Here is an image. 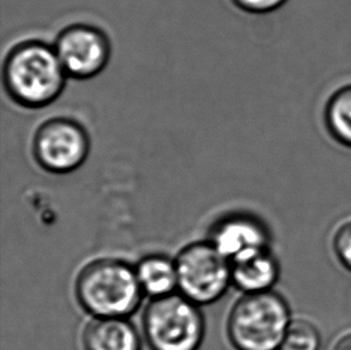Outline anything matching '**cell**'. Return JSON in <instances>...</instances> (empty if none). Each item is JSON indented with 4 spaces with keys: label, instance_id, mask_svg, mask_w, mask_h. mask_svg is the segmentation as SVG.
Masks as SVG:
<instances>
[{
    "label": "cell",
    "instance_id": "6da1fadb",
    "mask_svg": "<svg viewBox=\"0 0 351 350\" xmlns=\"http://www.w3.org/2000/svg\"><path fill=\"white\" fill-rule=\"evenodd\" d=\"M66 78L54 46L40 40L17 43L5 58V90L23 108H43L53 104L65 89Z\"/></svg>",
    "mask_w": 351,
    "mask_h": 350
},
{
    "label": "cell",
    "instance_id": "7a4b0ae2",
    "mask_svg": "<svg viewBox=\"0 0 351 350\" xmlns=\"http://www.w3.org/2000/svg\"><path fill=\"white\" fill-rule=\"evenodd\" d=\"M80 306L94 318H128L142 303L136 269L126 261L100 258L80 271L75 284Z\"/></svg>",
    "mask_w": 351,
    "mask_h": 350
},
{
    "label": "cell",
    "instance_id": "3957f363",
    "mask_svg": "<svg viewBox=\"0 0 351 350\" xmlns=\"http://www.w3.org/2000/svg\"><path fill=\"white\" fill-rule=\"evenodd\" d=\"M290 323L289 306L280 294H245L230 310L227 335L237 350H280Z\"/></svg>",
    "mask_w": 351,
    "mask_h": 350
},
{
    "label": "cell",
    "instance_id": "277c9868",
    "mask_svg": "<svg viewBox=\"0 0 351 350\" xmlns=\"http://www.w3.org/2000/svg\"><path fill=\"white\" fill-rule=\"evenodd\" d=\"M143 331L152 350H198L205 336L204 316L182 294L152 299L143 316Z\"/></svg>",
    "mask_w": 351,
    "mask_h": 350
},
{
    "label": "cell",
    "instance_id": "5b68a950",
    "mask_svg": "<svg viewBox=\"0 0 351 350\" xmlns=\"http://www.w3.org/2000/svg\"><path fill=\"white\" fill-rule=\"evenodd\" d=\"M178 289L198 306L219 301L232 281V263L211 242H193L176 258Z\"/></svg>",
    "mask_w": 351,
    "mask_h": 350
},
{
    "label": "cell",
    "instance_id": "8992f818",
    "mask_svg": "<svg viewBox=\"0 0 351 350\" xmlns=\"http://www.w3.org/2000/svg\"><path fill=\"white\" fill-rule=\"evenodd\" d=\"M89 150L88 132L73 119H49L34 136V157L38 166L53 174L76 171L86 162Z\"/></svg>",
    "mask_w": 351,
    "mask_h": 350
},
{
    "label": "cell",
    "instance_id": "52a82bcc",
    "mask_svg": "<svg viewBox=\"0 0 351 350\" xmlns=\"http://www.w3.org/2000/svg\"><path fill=\"white\" fill-rule=\"evenodd\" d=\"M54 48L67 77L80 81L100 75L112 53L107 34L91 24H72L62 29Z\"/></svg>",
    "mask_w": 351,
    "mask_h": 350
},
{
    "label": "cell",
    "instance_id": "ba28073f",
    "mask_svg": "<svg viewBox=\"0 0 351 350\" xmlns=\"http://www.w3.org/2000/svg\"><path fill=\"white\" fill-rule=\"evenodd\" d=\"M210 242L230 263L267 250L269 234L256 218L248 215H232L215 224Z\"/></svg>",
    "mask_w": 351,
    "mask_h": 350
},
{
    "label": "cell",
    "instance_id": "9c48e42d",
    "mask_svg": "<svg viewBox=\"0 0 351 350\" xmlns=\"http://www.w3.org/2000/svg\"><path fill=\"white\" fill-rule=\"evenodd\" d=\"M82 345L84 350H142V338L126 318H93Z\"/></svg>",
    "mask_w": 351,
    "mask_h": 350
},
{
    "label": "cell",
    "instance_id": "30bf717a",
    "mask_svg": "<svg viewBox=\"0 0 351 350\" xmlns=\"http://www.w3.org/2000/svg\"><path fill=\"white\" fill-rule=\"evenodd\" d=\"M280 268L269 250L256 252L251 256L232 263V281L245 294L269 292L275 285Z\"/></svg>",
    "mask_w": 351,
    "mask_h": 350
},
{
    "label": "cell",
    "instance_id": "8fae6325",
    "mask_svg": "<svg viewBox=\"0 0 351 350\" xmlns=\"http://www.w3.org/2000/svg\"><path fill=\"white\" fill-rule=\"evenodd\" d=\"M134 269L144 295L152 299L165 298L178 289L176 259L152 255L141 259Z\"/></svg>",
    "mask_w": 351,
    "mask_h": 350
},
{
    "label": "cell",
    "instance_id": "7c38bea8",
    "mask_svg": "<svg viewBox=\"0 0 351 350\" xmlns=\"http://www.w3.org/2000/svg\"><path fill=\"white\" fill-rule=\"evenodd\" d=\"M325 117L335 138L351 147V84L343 86L331 96Z\"/></svg>",
    "mask_w": 351,
    "mask_h": 350
},
{
    "label": "cell",
    "instance_id": "4fadbf2b",
    "mask_svg": "<svg viewBox=\"0 0 351 350\" xmlns=\"http://www.w3.org/2000/svg\"><path fill=\"white\" fill-rule=\"evenodd\" d=\"M322 338L318 329L304 319L291 320L280 350H319Z\"/></svg>",
    "mask_w": 351,
    "mask_h": 350
},
{
    "label": "cell",
    "instance_id": "5bb4252c",
    "mask_svg": "<svg viewBox=\"0 0 351 350\" xmlns=\"http://www.w3.org/2000/svg\"><path fill=\"white\" fill-rule=\"evenodd\" d=\"M335 251L342 264L351 270V222L344 224L335 237Z\"/></svg>",
    "mask_w": 351,
    "mask_h": 350
},
{
    "label": "cell",
    "instance_id": "9a60e30c",
    "mask_svg": "<svg viewBox=\"0 0 351 350\" xmlns=\"http://www.w3.org/2000/svg\"><path fill=\"white\" fill-rule=\"evenodd\" d=\"M287 0H233L239 9L251 14H267L280 9Z\"/></svg>",
    "mask_w": 351,
    "mask_h": 350
},
{
    "label": "cell",
    "instance_id": "2e32d148",
    "mask_svg": "<svg viewBox=\"0 0 351 350\" xmlns=\"http://www.w3.org/2000/svg\"><path fill=\"white\" fill-rule=\"evenodd\" d=\"M333 350H351V332L339 338Z\"/></svg>",
    "mask_w": 351,
    "mask_h": 350
}]
</instances>
